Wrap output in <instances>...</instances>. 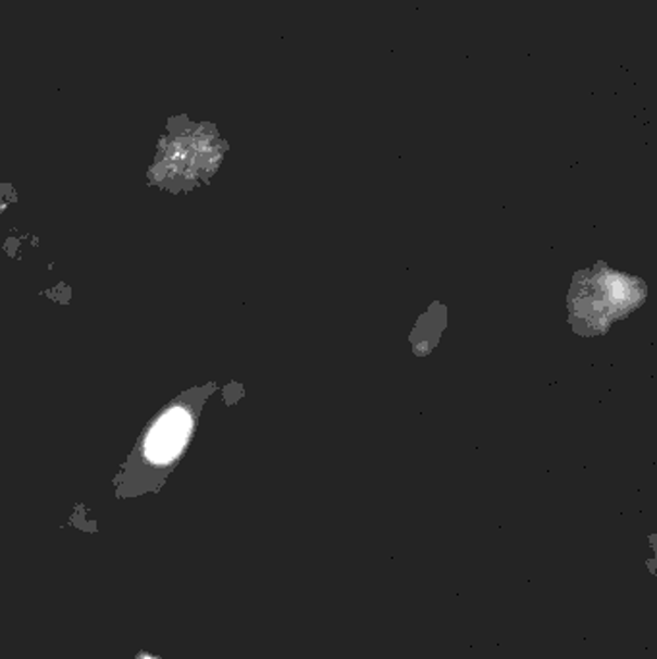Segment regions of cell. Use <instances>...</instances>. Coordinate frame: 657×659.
<instances>
[{
    "label": "cell",
    "instance_id": "6da1fadb",
    "mask_svg": "<svg viewBox=\"0 0 657 659\" xmlns=\"http://www.w3.org/2000/svg\"><path fill=\"white\" fill-rule=\"evenodd\" d=\"M191 431V419L184 409H174L162 416L147 439V456L154 463H169L184 448Z\"/></svg>",
    "mask_w": 657,
    "mask_h": 659
},
{
    "label": "cell",
    "instance_id": "7a4b0ae2",
    "mask_svg": "<svg viewBox=\"0 0 657 659\" xmlns=\"http://www.w3.org/2000/svg\"><path fill=\"white\" fill-rule=\"evenodd\" d=\"M135 659H162L159 658V656H152V654H149V651H139V654H137V658Z\"/></svg>",
    "mask_w": 657,
    "mask_h": 659
}]
</instances>
